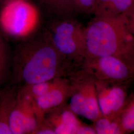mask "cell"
Segmentation results:
<instances>
[{
  "mask_svg": "<svg viewBox=\"0 0 134 134\" xmlns=\"http://www.w3.org/2000/svg\"><path fill=\"white\" fill-rule=\"evenodd\" d=\"M85 33V57H133L134 14L96 16Z\"/></svg>",
  "mask_w": 134,
  "mask_h": 134,
  "instance_id": "6da1fadb",
  "label": "cell"
},
{
  "mask_svg": "<svg viewBox=\"0 0 134 134\" xmlns=\"http://www.w3.org/2000/svg\"><path fill=\"white\" fill-rule=\"evenodd\" d=\"M61 56L49 38L29 43L16 57V77L24 85L54 80L60 75Z\"/></svg>",
  "mask_w": 134,
  "mask_h": 134,
  "instance_id": "7a4b0ae2",
  "label": "cell"
},
{
  "mask_svg": "<svg viewBox=\"0 0 134 134\" xmlns=\"http://www.w3.org/2000/svg\"><path fill=\"white\" fill-rule=\"evenodd\" d=\"M38 13L26 0H9L0 12V26L7 34L23 37L30 34L37 24Z\"/></svg>",
  "mask_w": 134,
  "mask_h": 134,
  "instance_id": "3957f363",
  "label": "cell"
},
{
  "mask_svg": "<svg viewBox=\"0 0 134 134\" xmlns=\"http://www.w3.org/2000/svg\"><path fill=\"white\" fill-rule=\"evenodd\" d=\"M85 29L76 22L62 19L51 26L49 38L62 56L85 57Z\"/></svg>",
  "mask_w": 134,
  "mask_h": 134,
  "instance_id": "277c9868",
  "label": "cell"
},
{
  "mask_svg": "<svg viewBox=\"0 0 134 134\" xmlns=\"http://www.w3.org/2000/svg\"><path fill=\"white\" fill-rule=\"evenodd\" d=\"M71 83L68 107L77 116L93 123L102 116L97 98L94 80L86 74Z\"/></svg>",
  "mask_w": 134,
  "mask_h": 134,
  "instance_id": "5b68a950",
  "label": "cell"
},
{
  "mask_svg": "<svg viewBox=\"0 0 134 134\" xmlns=\"http://www.w3.org/2000/svg\"><path fill=\"white\" fill-rule=\"evenodd\" d=\"M86 58V74L93 79L124 83L132 77V59L118 56Z\"/></svg>",
  "mask_w": 134,
  "mask_h": 134,
  "instance_id": "8992f818",
  "label": "cell"
},
{
  "mask_svg": "<svg viewBox=\"0 0 134 134\" xmlns=\"http://www.w3.org/2000/svg\"><path fill=\"white\" fill-rule=\"evenodd\" d=\"M94 81L98 103L102 116L117 117L128 100L127 91L121 85L123 83L96 80Z\"/></svg>",
  "mask_w": 134,
  "mask_h": 134,
  "instance_id": "52a82bcc",
  "label": "cell"
},
{
  "mask_svg": "<svg viewBox=\"0 0 134 134\" xmlns=\"http://www.w3.org/2000/svg\"><path fill=\"white\" fill-rule=\"evenodd\" d=\"M39 123L34 101L17 91L16 99L10 116L11 133L33 134Z\"/></svg>",
  "mask_w": 134,
  "mask_h": 134,
  "instance_id": "ba28073f",
  "label": "cell"
},
{
  "mask_svg": "<svg viewBox=\"0 0 134 134\" xmlns=\"http://www.w3.org/2000/svg\"><path fill=\"white\" fill-rule=\"evenodd\" d=\"M71 83L58 77L53 87L43 96L34 100V108L40 123L47 113L64 104L70 93Z\"/></svg>",
  "mask_w": 134,
  "mask_h": 134,
  "instance_id": "9c48e42d",
  "label": "cell"
},
{
  "mask_svg": "<svg viewBox=\"0 0 134 134\" xmlns=\"http://www.w3.org/2000/svg\"><path fill=\"white\" fill-rule=\"evenodd\" d=\"M44 119L55 134H76L82 125L77 115L68 107L62 108V106L47 113Z\"/></svg>",
  "mask_w": 134,
  "mask_h": 134,
  "instance_id": "30bf717a",
  "label": "cell"
},
{
  "mask_svg": "<svg viewBox=\"0 0 134 134\" xmlns=\"http://www.w3.org/2000/svg\"><path fill=\"white\" fill-rule=\"evenodd\" d=\"M96 16L134 14V0H97Z\"/></svg>",
  "mask_w": 134,
  "mask_h": 134,
  "instance_id": "8fae6325",
  "label": "cell"
},
{
  "mask_svg": "<svg viewBox=\"0 0 134 134\" xmlns=\"http://www.w3.org/2000/svg\"><path fill=\"white\" fill-rule=\"evenodd\" d=\"M16 96L14 88L5 89L0 93V134H12L9 122Z\"/></svg>",
  "mask_w": 134,
  "mask_h": 134,
  "instance_id": "7c38bea8",
  "label": "cell"
},
{
  "mask_svg": "<svg viewBox=\"0 0 134 134\" xmlns=\"http://www.w3.org/2000/svg\"><path fill=\"white\" fill-rule=\"evenodd\" d=\"M50 13L61 19H66L76 12L73 0H40Z\"/></svg>",
  "mask_w": 134,
  "mask_h": 134,
  "instance_id": "4fadbf2b",
  "label": "cell"
},
{
  "mask_svg": "<svg viewBox=\"0 0 134 134\" xmlns=\"http://www.w3.org/2000/svg\"><path fill=\"white\" fill-rule=\"evenodd\" d=\"M93 127L96 134H124L117 117L109 118L101 116L94 122Z\"/></svg>",
  "mask_w": 134,
  "mask_h": 134,
  "instance_id": "5bb4252c",
  "label": "cell"
},
{
  "mask_svg": "<svg viewBox=\"0 0 134 134\" xmlns=\"http://www.w3.org/2000/svg\"><path fill=\"white\" fill-rule=\"evenodd\" d=\"M55 79L56 78L51 81L24 85L18 91L34 101L48 92L54 86Z\"/></svg>",
  "mask_w": 134,
  "mask_h": 134,
  "instance_id": "9a60e30c",
  "label": "cell"
},
{
  "mask_svg": "<svg viewBox=\"0 0 134 134\" xmlns=\"http://www.w3.org/2000/svg\"><path fill=\"white\" fill-rule=\"evenodd\" d=\"M121 127L124 133H129L134 130V101H127L124 107L117 116Z\"/></svg>",
  "mask_w": 134,
  "mask_h": 134,
  "instance_id": "2e32d148",
  "label": "cell"
},
{
  "mask_svg": "<svg viewBox=\"0 0 134 134\" xmlns=\"http://www.w3.org/2000/svg\"><path fill=\"white\" fill-rule=\"evenodd\" d=\"M9 59L8 50L0 35V84L4 81L8 75Z\"/></svg>",
  "mask_w": 134,
  "mask_h": 134,
  "instance_id": "e0dca14e",
  "label": "cell"
},
{
  "mask_svg": "<svg viewBox=\"0 0 134 134\" xmlns=\"http://www.w3.org/2000/svg\"><path fill=\"white\" fill-rule=\"evenodd\" d=\"M76 12L94 14L97 0H73Z\"/></svg>",
  "mask_w": 134,
  "mask_h": 134,
  "instance_id": "ac0fdd59",
  "label": "cell"
},
{
  "mask_svg": "<svg viewBox=\"0 0 134 134\" xmlns=\"http://www.w3.org/2000/svg\"><path fill=\"white\" fill-rule=\"evenodd\" d=\"M77 134H96V132L93 127L82 124L77 130Z\"/></svg>",
  "mask_w": 134,
  "mask_h": 134,
  "instance_id": "d6986e66",
  "label": "cell"
}]
</instances>
